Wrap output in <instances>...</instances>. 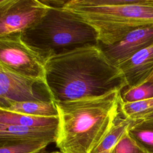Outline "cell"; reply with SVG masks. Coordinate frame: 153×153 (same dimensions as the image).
Listing matches in <instances>:
<instances>
[{
	"label": "cell",
	"instance_id": "1",
	"mask_svg": "<svg viewBox=\"0 0 153 153\" xmlns=\"http://www.w3.org/2000/svg\"><path fill=\"white\" fill-rule=\"evenodd\" d=\"M45 71L55 103L101 96L126 87L118 67L98 45L51 57L45 62Z\"/></svg>",
	"mask_w": 153,
	"mask_h": 153
},
{
	"label": "cell",
	"instance_id": "2",
	"mask_svg": "<svg viewBox=\"0 0 153 153\" xmlns=\"http://www.w3.org/2000/svg\"><path fill=\"white\" fill-rule=\"evenodd\" d=\"M120 91L55 103L59 124L56 141L62 153H91L117 120Z\"/></svg>",
	"mask_w": 153,
	"mask_h": 153
},
{
	"label": "cell",
	"instance_id": "3",
	"mask_svg": "<svg viewBox=\"0 0 153 153\" xmlns=\"http://www.w3.org/2000/svg\"><path fill=\"white\" fill-rule=\"evenodd\" d=\"M64 7L91 26L105 45L118 42L137 28L153 26V0H68Z\"/></svg>",
	"mask_w": 153,
	"mask_h": 153
},
{
	"label": "cell",
	"instance_id": "4",
	"mask_svg": "<svg viewBox=\"0 0 153 153\" xmlns=\"http://www.w3.org/2000/svg\"><path fill=\"white\" fill-rule=\"evenodd\" d=\"M35 24L21 33L23 41L45 62L84 47L97 45V31L65 7H49Z\"/></svg>",
	"mask_w": 153,
	"mask_h": 153
},
{
	"label": "cell",
	"instance_id": "5",
	"mask_svg": "<svg viewBox=\"0 0 153 153\" xmlns=\"http://www.w3.org/2000/svg\"><path fill=\"white\" fill-rule=\"evenodd\" d=\"M45 62L23 41L21 33L0 36V65L7 69L45 81Z\"/></svg>",
	"mask_w": 153,
	"mask_h": 153
},
{
	"label": "cell",
	"instance_id": "6",
	"mask_svg": "<svg viewBox=\"0 0 153 153\" xmlns=\"http://www.w3.org/2000/svg\"><path fill=\"white\" fill-rule=\"evenodd\" d=\"M31 101H53L46 82L19 75L0 65V109Z\"/></svg>",
	"mask_w": 153,
	"mask_h": 153
},
{
	"label": "cell",
	"instance_id": "7",
	"mask_svg": "<svg viewBox=\"0 0 153 153\" xmlns=\"http://www.w3.org/2000/svg\"><path fill=\"white\" fill-rule=\"evenodd\" d=\"M48 8L39 0H0V36L22 33L39 20Z\"/></svg>",
	"mask_w": 153,
	"mask_h": 153
},
{
	"label": "cell",
	"instance_id": "8",
	"mask_svg": "<svg viewBox=\"0 0 153 153\" xmlns=\"http://www.w3.org/2000/svg\"><path fill=\"white\" fill-rule=\"evenodd\" d=\"M153 44V26L139 27L114 45L98 44L108 60L117 66L136 53Z\"/></svg>",
	"mask_w": 153,
	"mask_h": 153
},
{
	"label": "cell",
	"instance_id": "9",
	"mask_svg": "<svg viewBox=\"0 0 153 153\" xmlns=\"http://www.w3.org/2000/svg\"><path fill=\"white\" fill-rule=\"evenodd\" d=\"M128 88L142 84L153 70V44L117 66Z\"/></svg>",
	"mask_w": 153,
	"mask_h": 153
},
{
	"label": "cell",
	"instance_id": "10",
	"mask_svg": "<svg viewBox=\"0 0 153 153\" xmlns=\"http://www.w3.org/2000/svg\"><path fill=\"white\" fill-rule=\"evenodd\" d=\"M58 128H43L0 123V141L43 140L56 142Z\"/></svg>",
	"mask_w": 153,
	"mask_h": 153
},
{
	"label": "cell",
	"instance_id": "11",
	"mask_svg": "<svg viewBox=\"0 0 153 153\" xmlns=\"http://www.w3.org/2000/svg\"><path fill=\"white\" fill-rule=\"evenodd\" d=\"M0 123L43 128H58L59 117H38L0 109Z\"/></svg>",
	"mask_w": 153,
	"mask_h": 153
},
{
	"label": "cell",
	"instance_id": "12",
	"mask_svg": "<svg viewBox=\"0 0 153 153\" xmlns=\"http://www.w3.org/2000/svg\"><path fill=\"white\" fill-rule=\"evenodd\" d=\"M134 121L126 118L116 120L110 130L91 153H112L115 147Z\"/></svg>",
	"mask_w": 153,
	"mask_h": 153
},
{
	"label": "cell",
	"instance_id": "13",
	"mask_svg": "<svg viewBox=\"0 0 153 153\" xmlns=\"http://www.w3.org/2000/svg\"><path fill=\"white\" fill-rule=\"evenodd\" d=\"M4 110L38 117H59L58 111L54 101L16 102L12 103Z\"/></svg>",
	"mask_w": 153,
	"mask_h": 153
},
{
	"label": "cell",
	"instance_id": "14",
	"mask_svg": "<svg viewBox=\"0 0 153 153\" xmlns=\"http://www.w3.org/2000/svg\"><path fill=\"white\" fill-rule=\"evenodd\" d=\"M132 139L146 153H153V119L134 121L128 130Z\"/></svg>",
	"mask_w": 153,
	"mask_h": 153
},
{
	"label": "cell",
	"instance_id": "15",
	"mask_svg": "<svg viewBox=\"0 0 153 153\" xmlns=\"http://www.w3.org/2000/svg\"><path fill=\"white\" fill-rule=\"evenodd\" d=\"M49 144L43 140L0 141V153H42Z\"/></svg>",
	"mask_w": 153,
	"mask_h": 153
},
{
	"label": "cell",
	"instance_id": "16",
	"mask_svg": "<svg viewBox=\"0 0 153 153\" xmlns=\"http://www.w3.org/2000/svg\"><path fill=\"white\" fill-rule=\"evenodd\" d=\"M120 110L124 118L137 121L153 111V97L143 100L120 103Z\"/></svg>",
	"mask_w": 153,
	"mask_h": 153
},
{
	"label": "cell",
	"instance_id": "17",
	"mask_svg": "<svg viewBox=\"0 0 153 153\" xmlns=\"http://www.w3.org/2000/svg\"><path fill=\"white\" fill-rule=\"evenodd\" d=\"M153 97V83L145 82L120 91V103L133 102Z\"/></svg>",
	"mask_w": 153,
	"mask_h": 153
},
{
	"label": "cell",
	"instance_id": "18",
	"mask_svg": "<svg viewBox=\"0 0 153 153\" xmlns=\"http://www.w3.org/2000/svg\"><path fill=\"white\" fill-rule=\"evenodd\" d=\"M112 153H146L129 136L127 131L120 139Z\"/></svg>",
	"mask_w": 153,
	"mask_h": 153
},
{
	"label": "cell",
	"instance_id": "19",
	"mask_svg": "<svg viewBox=\"0 0 153 153\" xmlns=\"http://www.w3.org/2000/svg\"><path fill=\"white\" fill-rule=\"evenodd\" d=\"M145 82H151V83H153V70L151 72V73L150 74V75L148 76V77L145 80V81L143 83H145Z\"/></svg>",
	"mask_w": 153,
	"mask_h": 153
},
{
	"label": "cell",
	"instance_id": "20",
	"mask_svg": "<svg viewBox=\"0 0 153 153\" xmlns=\"http://www.w3.org/2000/svg\"><path fill=\"white\" fill-rule=\"evenodd\" d=\"M146 118H151V119H153V111L151 112H149V114H148L147 115H145L141 120L142 119H146Z\"/></svg>",
	"mask_w": 153,
	"mask_h": 153
},
{
	"label": "cell",
	"instance_id": "21",
	"mask_svg": "<svg viewBox=\"0 0 153 153\" xmlns=\"http://www.w3.org/2000/svg\"><path fill=\"white\" fill-rule=\"evenodd\" d=\"M48 153H62L60 151H53L51 152H48Z\"/></svg>",
	"mask_w": 153,
	"mask_h": 153
},
{
	"label": "cell",
	"instance_id": "22",
	"mask_svg": "<svg viewBox=\"0 0 153 153\" xmlns=\"http://www.w3.org/2000/svg\"><path fill=\"white\" fill-rule=\"evenodd\" d=\"M42 153H48V152H45H45H42Z\"/></svg>",
	"mask_w": 153,
	"mask_h": 153
}]
</instances>
